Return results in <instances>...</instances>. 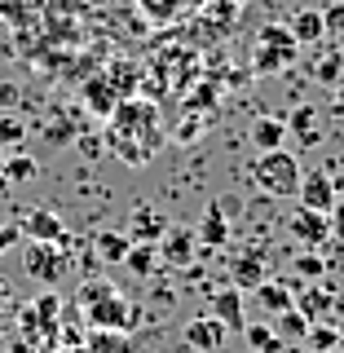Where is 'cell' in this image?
Wrapping results in <instances>:
<instances>
[{"label": "cell", "instance_id": "obj_23", "mask_svg": "<svg viewBox=\"0 0 344 353\" xmlns=\"http://www.w3.org/2000/svg\"><path fill=\"white\" fill-rule=\"evenodd\" d=\"M287 132H296L301 146H318V141H323V132H318V110L314 106H296L292 119H287Z\"/></svg>", "mask_w": 344, "mask_h": 353}, {"label": "cell", "instance_id": "obj_39", "mask_svg": "<svg viewBox=\"0 0 344 353\" xmlns=\"http://www.w3.org/2000/svg\"><path fill=\"white\" fill-rule=\"evenodd\" d=\"M199 132H203V119H185V124L176 128V141H181V146H190Z\"/></svg>", "mask_w": 344, "mask_h": 353}, {"label": "cell", "instance_id": "obj_43", "mask_svg": "<svg viewBox=\"0 0 344 353\" xmlns=\"http://www.w3.org/2000/svg\"><path fill=\"white\" fill-rule=\"evenodd\" d=\"M336 331H340V345H344V323H336Z\"/></svg>", "mask_w": 344, "mask_h": 353}, {"label": "cell", "instance_id": "obj_8", "mask_svg": "<svg viewBox=\"0 0 344 353\" xmlns=\"http://www.w3.org/2000/svg\"><path fill=\"white\" fill-rule=\"evenodd\" d=\"M22 239L27 243H66V225L58 212H49V208H22Z\"/></svg>", "mask_w": 344, "mask_h": 353}, {"label": "cell", "instance_id": "obj_17", "mask_svg": "<svg viewBox=\"0 0 344 353\" xmlns=\"http://www.w3.org/2000/svg\"><path fill=\"white\" fill-rule=\"evenodd\" d=\"M256 301H261L265 314H283V309L296 305V287L287 283V279H265V283L256 287Z\"/></svg>", "mask_w": 344, "mask_h": 353}, {"label": "cell", "instance_id": "obj_42", "mask_svg": "<svg viewBox=\"0 0 344 353\" xmlns=\"http://www.w3.org/2000/svg\"><path fill=\"white\" fill-rule=\"evenodd\" d=\"M336 115H344V80L336 84Z\"/></svg>", "mask_w": 344, "mask_h": 353}, {"label": "cell", "instance_id": "obj_12", "mask_svg": "<svg viewBox=\"0 0 344 353\" xmlns=\"http://www.w3.org/2000/svg\"><path fill=\"white\" fill-rule=\"evenodd\" d=\"M194 248H199V234L185 225H168L159 239V261L172 265V270H185V265L194 261Z\"/></svg>", "mask_w": 344, "mask_h": 353}, {"label": "cell", "instance_id": "obj_24", "mask_svg": "<svg viewBox=\"0 0 344 353\" xmlns=\"http://www.w3.org/2000/svg\"><path fill=\"white\" fill-rule=\"evenodd\" d=\"M124 265L137 274V279H150V274L159 270V243H132L128 256H124Z\"/></svg>", "mask_w": 344, "mask_h": 353}, {"label": "cell", "instance_id": "obj_35", "mask_svg": "<svg viewBox=\"0 0 344 353\" xmlns=\"http://www.w3.org/2000/svg\"><path fill=\"white\" fill-rule=\"evenodd\" d=\"M327 225H331V243H340V248H344V199L327 212Z\"/></svg>", "mask_w": 344, "mask_h": 353}, {"label": "cell", "instance_id": "obj_26", "mask_svg": "<svg viewBox=\"0 0 344 353\" xmlns=\"http://www.w3.org/2000/svg\"><path fill=\"white\" fill-rule=\"evenodd\" d=\"M84 353H137V345H132L124 331H93Z\"/></svg>", "mask_w": 344, "mask_h": 353}, {"label": "cell", "instance_id": "obj_14", "mask_svg": "<svg viewBox=\"0 0 344 353\" xmlns=\"http://www.w3.org/2000/svg\"><path fill=\"white\" fill-rule=\"evenodd\" d=\"M181 336H185V349H194V353H221V345H225L230 331L221 327L212 314H203V318H190Z\"/></svg>", "mask_w": 344, "mask_h": 353}, {"label": "cell", "instance_id": "obj_19", "mask_svg": "<svg viewBox=\"0 0 344 353\" xmlns=\"http://www.w3.org/2000/svg\"><path fill=\"white\" fill-rule=\"evenodd\" d=\"M128 248H132V239L124 234V230H102V234L93 239V256L102 265H124Z\"/></svg>", "mask_w": 344, "mask_h": 353}, {"label": "cell", "instance_id": "obj_6", "mask_svg": "<svg viewBox=\"0 0 344 353\" xmlns=\"http://www.w3.org/2000/svg\"><path fill=\"white\" fill-rule=\"evenodd\" d=\"M265 279H270V256H265V248H243L234 256V265H230V287L256 292Z\"/></svg>", "mask_w": 344, "mask_h": 353}, {"label": "cell", "instance_id": "obj_40", "mask_svg": "<svg viewBox=\"0 0 344 353\" xmlns=\"http://www.w3.org/2000/svg\"><path fill=\"white\" fill-rule=\"evenodd\" d=\"M18 243H22V230L18 225H0V256H5L9 248H18Z\"/></svg>", "mask_w": 344, "mask_h": 353}, {"label": "cell", "instance_id": "obj_3", "mask_svg": "<svg viewBox=\"0 0 344 353\" xmlns=\"http://www.w3.org/2000/svg\"><path fill=\"white\" fill-rule=\"evenodd\" d=\"M296 36L283 27V22H270V27L256 31V49H252V66H256L261 75H279L287 66L296 62Z\"/></svg>", "mask_w": 344, "mask_h": 353}, {"label": "cell", "instance_id": "obj_9", "mask_svg": "<svg viewBox=\"0 0 344 353\" xmlns=\"http://www.w3.org/2000/svg\"><path fill=\"white\" fill-rule=\"evenodd\" d=\"M296 309H301L309 323H336V292L327 283H301Z\"/></svg>", "mask_w": 344, "mask_h": 353}, {"label": "cell", "instance_id": "obj_37", "mask_svg": "<svg viewBox=\"0 0 344 353\" xmlns=\"http://www.w3.org/2000/svg\"><path fill=\"white\" fill-rule=\"evenodd\" d=\"M314 75H318V84H336L340 80V58H323Z\"/></svg>", "mask_w": 344, "mask_h": 353}, {"label": "cell", "instance_id": "obj_41", "mask_svg": "<svg viewBox=\"0 0 344 353\" xmlns=\"http://www.w3.org/2000/svg\"><path fill=\"white\" fill-rule=\"evenodd\" d=\"M75 146H80L88 159H97V154H102V137H75Z\"/></svg>", "mask_w": 344, "mask_h": 353}, {"label": "cell", "instance_id": "obj_21", "mask_svg": "<svg viewBox=\"0 0 344 353\" xmlns=\"http://www.w3.org/2000/svg\"><path fill=\"white\" fill-rule=\"evenodd\" d=\"M309 327H314V323H309V318L301 314V309H283V314H274V336H279L283 340V345H296V340H305L309 336Z\"/></svg>", "mask_w": 344, "mask_h": 353}, {"label": "cell", "instance_id": "obj_4", "mask_svg": "<svg viewBox=\"0 0 344 353\" xmlns=\"http://www.w3.org/2000/svg\"><path fill=\"white\" fill-rule=\"evenodd\" d=\"M80 314H84V323L93 331H124L128 336V331L137 327V305H132L119 287H110L102 301H93L88 309H80Z\"/></svg>", "mask_w": 344, "mask_h": 353}, {"label": "cell", "instance_id": "obj_34", "mask_svg": "<svg viewBox=\"0 0 344 353\" xmlns=\"http://www.w3.org/2000/svg\"><path fill=\"white\" fill-rule=\"evenodd\" d=\"M323 27H327V36H336V31L344 36V0H336V5L323 14Z\"/></svg>", "mask_w": 344, "mask_h": 353}, {"label": "cell", "instance_id": "obj_1", "mask_svg": "<svg viewBox=\"0 0 344 353\" xmlns=\"http://www.w3.org/2000/svg\"><path fill=\"white\" fill-rule=\"evenodd\" d=\"M106 150H115L124 163L141 168L150 163L154 154L163 150V119H159V106L146 102V97H124L106 119Z\"/></svg>", "mask_w": 344, "mask_h": 353}, {"label": "cell", "instance_id": "obj_25", "mask_svg": "<svg viewBox=\"0 0 344 353\" xmlns=\"http://www.w3.org/2000/svg\"><path fill=\"white\" fill-rule=\"evenodd\" d=\"M243 340H247L252 353H283L287 349L283 340L274 336V327H265V323H247V327H243Z\"/></svg>", "mask_w": 344, "mask_h": 353}, {"label": "cell", "instance_id": "obj_20", "mask_svg": "<svg viewBox=\"0 0 344 353\" xmlns=\"http://www.w3.org/2000/svg\"><path fill=\"white\" fill-rule=\"evenodd\" d=\"M287 31L296 36V44H318V40L327 36L323 14H318V9H296V14L287 18Z\"/></svg>", "mask_w": 344, "mask_h": 353}, {"label": "cell", "instance_id": "obj_10", "mask_svg": "<svg viewBox=\"0 0 344 353\" xmlns=\"http://www.w3.org/2000/svg\"><path fill=\"white\" fill-rule=\"evenodd\" d=\"M208 0H137V14L150 22V27H172V22L199 14Z\"/></svg>", "mask_w": 344, "mask_h": 353}, {"label": "cell", "instance_id": "obj_7", "mask_svg": "<svg viewBox=\"0 0 344 353\" xmlns=\"http://www.w3.org/2000/svg\"><path fill=\"white\" fill-rule=\"evenodd\" d=\"M296 199H301V208H309V212H331V208L340 203V194H336V176H327V172H305L301 176V190H296Z\"/></svg>", "mask_w": 344, "mask_h": 353}, {"label": "cell", "instance_id": "obj_32", "mask_svg": "<svg viewBox=\"0 0 344 353\" xmlns=\"http://www.w3.org/2000/svg\"><path fill=\"white\" fill-rule=\"evenodd\" d=\"M44 137H49L53 146H71V141H75V124L62 115V110H53L49 124H44Z\"/></svg>", "mask_w": 344, "mask_h": 353}, {"label": "cell", "instance_id": "obj_15", "mask_svg": "<svg viewBox=\"0 0 344 353\" xmlns=\"http://www.w3.org/2000/svg\"><path fill=\"white\" fill-rule=\"evenodd\" d=\"M199 243H203V248H225L230 243V216H225V203H208V212H203V221H199Z\"/></svg>", "mask_w": 344, "mask_h": 353}, {"label": "cell", "instance_id": "obj_33", "mask_svg": "<svg viewBox=\"0 0 344 353\" xmlns=\"http://www.w3.org/2000/svg\"><path fill=\"white\" fill-rule=\"evenodd\" d=\"M199 14H208V18L216 22V27H225V22H234V18H239V5H234V0H208Z\"/></svg>", "mask_w": 344, "mask_h": 353}, {"label": "cell", "instance_id": "obj_11", "mask_svg": "<svg viewBox=\"0 0 344 353\" xmlns=\"http://www.w3.org/2000/svg\"><path fill=\"white\" fill-rule=\"evenodd\" d=\"M208 314H212L225 331H243V327H247V305H243L239 287H221V292L208 296Z\"/></svg>", "mask_w": 344, "mask_h": 353}, {"label": "cell", "instance_id": "obj_30", "mask_svg": "<svg viewBox=\"0 0 344 353\" xmlns=\"http://www.w3.org/2000/svg\"><path fill=\"white\" fill-rule=\"evenodd\" d=\"M296 274H301L305 283H323V274H327V261H323V252H314V248L296 252Z\"/></svg>", "mask_w": 344, "mask_h": 353}, {"label": "cell", "instance_id": "obj_2", "mask_svg": "<svg viewBox=\"0 0 344 353\" xmlns=\"http://www.w3.org/2000/svg\"><path fill=\"white\" fill-rule=\"evenodd\" d=\"M301 176H305V168L287 146L265 150V154H256V163H252V181H256V190L270 194V199H296Z\"/></svg>", "mask_w": 344, "mask_h": 353}, {"label": "cell", "instance_id": "obj_5", "mask_svg": "<svg viewBox=\"0 0 344 353\" xmlns=\"http://www.w3.org/2000/svg\"><path fill=\"white\" fill-rule=\"evenodd\" d=\"M66 248H58V243H27L22 248V270H27V279H36V283H58L62 274H66Z\"/></svg>", "mask_w": 344, "mask_h": 353}, {"label": "cell", "instance_id": "obj_46", "mask_svg": "<svg viewBox=\"0 0 344 353\" xmlns=\"http://www.w3.org/2000/svg\"><path fill=\"white\" fill-rule=\"evenodd\" d=\"M0 301H5V296H0Z\"/></svg>", "mask_w": 344, "mask_h": 353}, {"label": "cell", "instance_id": "obj_22", "mask_svg": "<svg viewBox=\"0 0 344 353\" xmlns=\"http://www.w3.org/2000/svg\"><path fill=\"white\" fill-rule=\"evenodd\" d=\"M283 141H287V119L265 115V119H256V124H252V146H256L261 154H265V150H279Z\"/></svg>", "mask_w": 344, "mask_h": 353}, {"label": "cell", "instance_id": "obj_31", "mask_svg": "<svg viewBox=\"0 0 344 353\" xmlns=\"http://www.w3.org/2000/svg\"><path fill=\"white\" fill-rule=\"evenodd\" d=\"M106 80L115 84V93H119V97H137V66H132V62H115Z\"/></svg>", "mask_w": 344, "mask_h": 353}, {"label": "cell", "instance_id": "obj_16", "mask_svg": "<svg viewBox=\"0 0 344 353\" xmlns=\"http://www.w3.org/2000/svg\"><path fill=\"white\" fill-rule=\"evenodd\" d=\"M84 102H88V110H93V115L110 119V110L124 102V97L115 93V84H110L106 75H88V80H84Z\"/></svg>", "mask_w": 344, "mask_h": 353}, {"label": "cell", "instance_id": "obj_29", "mask_svg": "<svg viewBox=\"0 0 344 353\" xmlns=\"http://www.w3.org/2000/svg\"><path fill=\"white\" fill-rule=\"evenodd\" d=\"M305 345H309V353H331V349H340L336 323H314V327H309V336H305Z\"/></svg>", "mask_w": 344, "mask_h": 353}, {"label": "cell", "instance_id": "obj_36", "mask_svg": "<svg viewBox=\"0 0 344 353\" xmlns=\"http://www.w3.org/2000/svg\"><path fill=\"white\" fill-rule=\"evenodd\" d=\"M18 102H22V88L14 80H0V110H18Z\"/></svg>", "mask_w": 344, "mask_h": 353}, {"label": "cell", "instance_id": "obj_13", "mask_svg": "<svg viewBox=\"0 0 344 353\" xmlns=\"http://www.w3.org/2000/svg\"><path fill=\"white\" fill-rule=\"evenodd\" d=\"M287 230H292V239L301 243V248H323V243H331V225H327V212H309V208H301V212H292V221H287Z\"/></svg>", "mask_w": 344, "mask_h": 353}, {"label": "cell", "instance_id": "obj_44", "mask_svg": "<svg viewBox=\"0 0 344 353\" xmlns=\"http://www.w3.org/2000/svg\"><path fill=\"white\" fill-rule=\"evenodd\" d=\"M5 159H9V154H5V150H0V168H5Z\"/></svg>", "mask_w": 344, "mask_h": 353}, {"label": "cell", "instance_id": "obj_45", "mask_svg": "<svg viewBox=\"0 0 344 353\" xmlns=\"http://www.w3.org/2000/svg\"><path fill=\"white\" fill-rule=\"evenodd\" d=\"M331 353H344V345H340V349H331Z\"/></svg>", "mask_w": 344, "mask_h": 353}, {"label": "cell", "instance_id": "obj_18", "mask_svg": "<svg viewBox=\"0 0 344 353\" xmlns=\"http://www.w3.org/2000/svg\"><path fill=\"white\" fill-rule=\"evenodd\" d=\"M163 230H168V221H163L154 208H146L141 203L137 212H132V225H128V239L132 243H159L163 239Z\"/></svg>", "mask_w": 344, "mask_h": 353}, {"label": "cell", "instance_id": "obj_28", "mask_svg": "<svg viewBox=\"0 0 344 353\" xmlns=\"http://www.w3.org/2000/svg\"><path fill=\"white\" fill-rule=\"evenodd\" d=\"M22 141H27V124H22V115L0 110V150H22Z\"/></svg>", "mask_w": 344, "mask_h": 353}, {"label": "cell", "instance_id": "obj_27", "mask_svg": "<svg viewBox=\"0 0 344 353\" xmlns=\"http://www.w3.org/2000/svg\"><path fill=\"white\" fill-rule=\"evenodd\" d=\"M36 172H40V163L31 159V154L14 150V154L5 159V168H0V181H36Z\"/></svg>", "mask_w": 344, "mask_h": 353}, {"label": "cell", "instance_id": "obj_38", "mask_svg": "<svg viewBox=\"0 0 344 353\" xmlns=\"http://www.w3.org/2000/svg\"><path fill=\"white\" fill-rule=\"evenodd\" d=\"M0 18H5V22H22V18H27V5H22V0H0Z\"/></svg>", "mask_w": 344, "mask_h": 353}]
</instances>
